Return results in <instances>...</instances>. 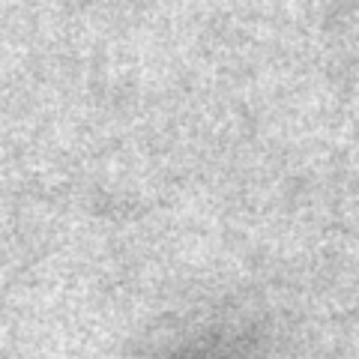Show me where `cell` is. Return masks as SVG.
I'll use <instances>...</instances> for the list:
<instances>
[]
</instances>
